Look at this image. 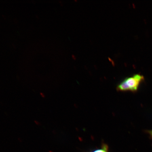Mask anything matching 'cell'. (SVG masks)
Instances as JSON below:
<instances>
[{
    "instance_id": "cell-4",
    "label": "cell",
    "mask_w": 152,
    "mask_h": 152,
    "mask_svg": "<svg viewBox=\"0 0 152 152\" xmlns=\"http://www.w3.org/2000/svg\"><path fill=\"white\" fill-rule=\"evenodd\" d=\"M35 123L36 124L38 125H40V123L39 122V121H35Z\"/></svg>"
},
{
    "instance_id": "cell-3",
    "label": "cell",
    "mask_w": 152,
    "mask_h": 152,
    "mask_svg": "<svg viewBox=\"0 0 152 152\" xmlns=\"http://www.w3.org/2000/svg\"><path fill=\"white\" fill-rule=\"evenodd\" d=\"M147 132L149 133L151 136V137L152 138V130L148 131Z\"/></svg>"
},
{
    "instance_id": "cell-1",
    "label": "cell",
    "mask_w": 152,
    "mask_h": 152,
    "mask_svg": "<svg viewBox=\"0 0 152 152\" xmlns=\"http://www.w3.org/2000/svg\"><path fill=\"white\" fill-rule=\"evenodd\" d=\"M144 79L143 76L140 74H136L132 77H127L118 85L117 90L121 92L128 91L136 92Z\"/></svg>"
},
{
    "instance_id": "cell-5",
    "label": "cell",
    "mask_w": 152,
    "mask_h": 152,
    "mask_svg": "<svg viewBox=\"0 0 152 152\" xmlns=\"http://www.w3.org/2000/svg\"><path fill=\"white\" fill-rule=\"evenodd\" d=\"M42 98H45V95L43 94V93H41L40 94Z\"/></svg>"
},
{
    "instance_id": "cell-2",
    "label": "cell",
    "mask_w": 152,
    "mask_h": 152,
    "mask_svg": "<svg viewBox=\"0 0 152 152\" xmlns=\"http://www.w3.org/2000/svg\"><path fill=\"white\" fill-rule=\"evenodd\" d=\"M90 152H109L108 147L106 144H103L100 149H96Z\"/></svg>"
}]
</instances>
